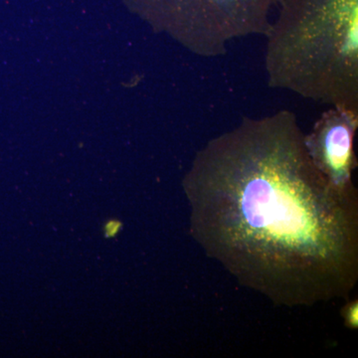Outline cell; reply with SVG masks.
Here are the masks:
<instances>
[{
  "instance_id": "cell-6",
  "label": "cell",
  "mask_w": 358,
  "mask_h": 358,
  "mask_svg": "<svg viewBox=\"0 0 358 358\" xmlns=\"http://www.w3.org/2000/svg\"><path fill=\"white\" fill-rule=\"evenodd\" d=\"M122 229V223L119 220H110L103 227V233L107 238L115 237Z\"/></svg>"
},
{
  "instance_id": "cell-3",
  "label": "cell",
  "mask_w": 358,
  "mask_h": 358,
  "mask_svg": "<svg viewBox=\"0 0 358 358\" xmlns=\"http://www.w3.org/2000/svg\"><path fill=\"white\" fill-rule=\"evenodd\" d=\"M280 0H145L148 13L201 58L225 55L233 42L264 36Z\"/></svg>"
},
{
  "instance_id": "cell-1",
  "label": "cell",
  "mask_w": 358,
  "mask_h": 358,
  "mask_svg": "<svg viewBox=\"0 0 358 358\" xmlns=\"http://www.w3.org/2000/svg\"><path fill=\"white\" fill-rule=\"evenodd\" d=\"M190 232L240 285L284 307L348 300L358 282V192L313 164L296 114L244 117L186 174Z\"/></svg>"
},
{
  "instance_id": "cell-2",
  "label": "cell",
  "mask_w": 358,
  "mask_h": 358,
  "mask_svg": "<svg viewBox=\"0 0 358 358\" xmlns=\"http://www.w3.org/2000/svg\"><path fill=\"white\" fill-rule=\"evenodd\" d=\"M264 37L270 88L358 114V0H280Z\"/></svg>"
},
{
  "instance_id": "cell-4",
  "label": "cell",
  "mask_w": 358,
  "mask_h": 358,
  "mask_svg": "<svg viewBox=\"0 0 358 358\" xmlns=\"http://www.w3.org/2000/svg\"><path fill=\"white\" fill-rule=\"evenodd\" d=\"M358 114L329 107L305 134L306 147L315 166L334 185L355 187L353 171L357 166L355 138Z\"/></svg>"
},
{
  "instance_id": "cell-5",
  "label": "cell",
  "mask_w": 358,
  "mask_h": 358,
  "mask_svg": "<svg viewBox=\"0 0 358 358\" xmlns=\"http://www.w3.org/2000/svg\"><path fill=\"white\" fill-rule=\"evenodd\" d=\"M341 317L345 320L346 327L350 329H357L358 327V301H348L341 310Z\"/></svg>"
}]
</instances>
